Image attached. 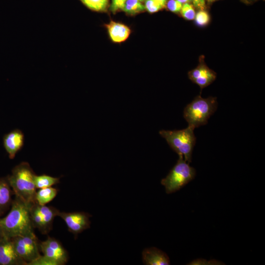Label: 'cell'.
Segmentation results:
<instances>
[{
	"label": "cell",
	"instance_id": "6da1fadb",
	"mask_svg": "<svg viewBox=\"0 0 265 265\" xmlns=\"http://www.w3.org/2000/svg\"><path fill=\"white\" fill-rule=\"evenodd\" d=\"M31 204L15 196L8 214L0 218L5 237L12 238L34 233L30 213Z\"/></svg>",
	"mask_w": 265,
	"mask_h": 265
},
{
	"label": "cell",
	"instance_id": "7a4b0ae2",
	"mask_svg": "<svg viewBox=\"0 0 265 265\" xmlns=\"http://www.w3.org/2000/svg\"><path fill=\"white\" fill-rule=\"evenodd\" d=\"M35 173L29 164L22 162L15 166L7 176L15 196L28 203L35 202L36 188L34 182Z\"/></svg>",
	"mask_w": 265,
	"mask_h": 265
},
{
	"label": "cell",
	"instance_id": "3957f363",
	"mask_svg": "<svg viewBox=\"0 0 265 265\" xmlns=\"http://www.w3.org/2000/svg\"><path fill=\"white\" fill-rule=\"evenodd\" d=\"M217 106L216 97L203 98L199 95L185 108L184 117L188 126L194 129L206 125L208 119L216 110Z\"/></svg>",
	"mask_w": 265,
	"mask_h": 265
},
{
	"label": "cell",
	"instance_id": "277c9868",
	"mask_svg": "<svg viewBox=\"0 0 265 265\" xmlns=\"http://www.w3.org/2000/svg\"><path fill=\"white\" fill-rule=\"evenodd\" d=\"M193 130L188 126L186 129L181 130H161L159 133L178 155H182L189 163L191 161L192 153L196 139Z\"/></svg>",
	"mask_w": 265,
	"mask_h": 265
},
{
	"label": "cell",
	"instance_id": "5b68a950",
	"mask_svg": "<svg viewBox=\"0 0 265 265\" xmlns=\"http://www.w3.org/2000/svg\"><path fill=\"white\" fill-rule=\"evenodd\" d=\"M196 175L195 169L190 166L182 155L161 184L164 186L167 193H174L192 181Z\"/></svg>",
	"mask_w": 265,
	"mask_h": 265
},
{
	"label": "cell",
	"instance_id": "8992f818",
	"mask_svg": "<svg viewBox=\"0 0 265 265\" xmlns=\"http://www.w3.org/2000/svg\"><path fill=\"white\" fill-rule=\"evenodd\" d=\"M39 249L43 255L31 262L28 265H64L68 261L67 251L56 239L48 237L39 243Z\"/></svg>",
	"mask_w": 265,
	"mask_h": 265
},
{
	"label": "cell",
	"instance_id": "52a82bcc",
	"mask_svg": "<svg viewBox=\"0 0 265 265\" xmlns=\"http://www.w3.org/2000/svg\"><path fill=\"white\" fill-rule=\"evenodd\" d=\"M18 255L28 265L40 256L39 243L34 233L11 238Z\"/></svg>",
	"mask_w": 265,
	"mask_h": 265
},
{
	"label": "cell",
	"instance_id": "ba28073f",
	"mask_svg": "<svg viewBox=\"0 0 265 265\" xmlns=\"http://www.w3.org/2000/svg\"><path fill=\"white\" fill-rule=\"evenodd\" d=\"M58 216L65 222L68 230L77 236L90 228L91 215L83 212H59Z\"/></svg>",
	"mask_w": 265,
	"mask_h": 265
},
{
	"label": "cell",
	"instance_id": "9c48e42d",
	"mask_svg": "<svg viewBox=\"0 0 265 265\" xmlns=\"http://www.w3.org/2000/svg\"><path fill=\"white\" fill-rule=\"evenodd\" d=\"M0 265H26L16 252L11 238L4 237L0 240Z\"/></svg>",
	"mask_w": 265,
	"mask_h": 265
},
{
	"label": "cell",
	"instance_id": "30bf717a",
	"mask_svg": "<svg viewBox=\"0 0 265 265\" xmlns=\"http://www.w3.org/2000/svg\"><path fill=\"white\" fill-rule=\"evenodd\" d=\"M188 76L189 79L198 85L201 89L211 84L216 77V73L205 64L203 60H200L198 66L190 71Z\"/></svg>",
	"mask_w": 265,
	"mask_h": 265
},
{
	"label": "cell",
	"instance_id": "8fae6325",
	"mask_svg": "<svg viewBox=\"0 0 265 265\" xmlns=\"http://www.w3.org/2000/svg\"><path fill=\"white\" fill-rule=\"evenodd\" d=\"M24 142V133L19 129L14 130L4 135L3 146L10 159L15 158L17 152L23 147Z\"/></svg>",
	"mask_w": 265,
	"mask_h": 265
},
{
	"label": "cell",
	"instance_id": "7c38bea8",
	"mask_svg": "<svg viewBox=\"0 0 265 265\" xmlns=\"http://www.w3.org/2000/svg\"><path fill=\"white\" fill-rule=\"evenodd\" d=\"M142 261L146 265H168L170 260L167 255L156 247L146 248L142 253Z\"/></svg>",
	"mask_w": 265,
	"mask_h": 265
},
{
	"label": "cell",
	"instance_id": "4fadbf2b",
	"mask_svg": "<svg viewBox=\"0 0 265 265\" xmlns=\"http://www.w3.org/2000/svg\"><path fill=\"white\" fill-rule=\"evenodd\" d=\"M106 26L110 38L115 43L126 41L130 35V28L123 24L111 21Z\"/></svg>",
	"mask_w": 265,
	"mask_h": 265
},
{
	"label": "cell",
	"instance_id": "5bb4252c",
	"mask_svg": "<svg viewBox=\"0 0 265 265\" xmlns=\"http://www.w3.org/2000/svg\"><path fill=\"white\" fill-rule=\"evenodd\" d=\"M38 207L43 220V228L41 233L47 234L52 229L53 220L55 216H58L59 211L53 207L38 204Z\"/></svg>",
	"mask_w": 265,
	"mask_h": 265
},
{
	"label": "cell",
	"instance_id": "9a60e30c",
	"mask_svg": "<svg viewBox=\"0 0 265 265\" xmlns=\"http://www.w3.org/2000/svg\"><path fill=\"white\" fill-rule=\"evenodd\" d=\"M14 194L7 177L0 178V215L12 204Z\"/></svg>",
	"mask_w": 265,
	"mask_h": 265
},
{
	"label": "cell",
	"instance_id": "2e32d148",
	"mask_svg": "<svg viewBox=\"0 0 265 265\" xmlns=\"http://www.w3.org/2000/svg\"><path fill=\"white\" fill-rule=\"evenodd\" d=\"M57 192L56 188L52 186L39 189L36 192L35 202L40 205H46L55 197Z\"/></svg>",
	"mask_w": 265,
	"mask_h": 265
},
{
	"label": "cell",
	"instance_id": "e0dca14e",
	"mask_svg": "<svg viewBox=\"0 0 265 265\" xmlns=\"http://www.w3.org/2000/svg\"><path fill=\"white\" fill-rule=\"evenodd\" d=\"M60 178L53 177L46 174L35 175L34 182L36 189L51 187L60 182Z\"/></svg>",
	"mask_w": 265,
	"mask_h": 265
},
{
	"label": "cell",
	"instance_id": "ac0fdd59",
	"mask_svg": "<svg viewBox=\"0 0 265 265\" xmlns=\"http://www.w3.org/2000/svg\"><path fill=\"white\" fill-rule=\"evenodd\" d=\"M89 9L95 11H103L106 9L108 0H80Z\"/></svg>",
	"mask_w": 265,
	"mask_h": 265
},
{
	"label": "cell",
	"instance_id": "d6986e66",
	"mask_svg": "<svg viewBox=\"0 0 265 265\" xmlns=\"http://www.w3.org/2000/svg\"><path fill=\"white\" fill-rule=\"evenodd\" d=\"M145 9L144 6L138 0H127L123 10L130 14L139 13Z\"/></svg>",
	"mask_w": 265,
	"mask_h": 265
},
{
	"label": "cell",
	"instance_id": "ffe728a7",
	"mask_svg": "<svg viewBox=\"0 0 265 265\" xmlns=\"http://www.w3.org/2000/svg\"><path fill=\"white\" fill-rule=\"evenodd\" d=\"M181 14L183 18L187 20H192L194 19L195 12L193 5L185 3L182 5L181 9Z\"/></svg>",
	"mask_w": 265,
	"mask_h": 265
},
{
	"label": "cell",
	"instance_id": "44dd1931",
	"mask_svg": "<svg viewBox=\"0 0 265 265\" xmlns=\"http://www.w3.org/2000/svg\"><path fill=\"white\" fill-rule=\"evenodd\" d=\"M196 24L199 26H205L207 25L210 20L208 13L204 10L198 11L195 16Z\"/></svg>",
	"mask_w": 265,
	"mask_h": 265
},
{
	"label": "cell",
	"instance_id": "7402d4cb",
	"mask_svg": "<svg viewBox=\"0 0 265 265\" xmlns=\"http://www.w3.org/2000/svg\"><path fill=\"white\" fill-rule=\"evenodd\" d=\"M145 9L150 13H154L162 9V7L154 0H146Z\"/></svg>",
	"mask_w": 265,
	"mask_h": 265
},
{
	"label": "cell",
	"instance_id": "603a6c76",
	"mask_svg": "<svg viewBox=\"0 0 265 265\" xmlns=\"http://www.w3.org/2000/svg\"><path fill=\"white\" fill-rule=\"evenodd\" d=\"M182 5V3L176 0H169L166 2L168 9L174 13L180 12Z\"/></svg>",
	"mask_w": 265,
	"mask_h": 265
},
{
	"label": "cell",
	"instance_id": "cb8c5ba5",
	"mask_svg": "<svg viewBox=\"0 0 265 265\" xmlns=\"http://www.w3.org/2000/svg\"><path fill=\"white\" fill-rule=\"evenodd\" d=\"M127 0H112L110 9L112 12H116L119 10H123Z\"/></svg>",
	"mask_w": 265,
	"mask_h": 265
},
{
	"label": "cell",
	"instance_id": "d4e9b609",
	"mask_svg": "<svg viewBox=\"0 0 265 265\" xmlns=\"http://www.w3.org/2000/svg\"><path fill=\"white\" fill-rule=\"evenodd\" d=\"M194 6L201 10H204L205 8V0H192Z\"/></svg>",
	"mask_w": 265,
	"mask_h": 265
},
{
	"label": "cell",
	"instance_id": "484cf974",
	"mask_svg": "<svg viewBox=\"0 0 265 265\" xmlns=\"http://www.w3.org/2000/svg\"><path fill=\"white\" fill-rule=\"evenodd\" d=\"M158 3H159L162 8H164L166 4L167 0H154Z\"/></svg>",
	"mask_w": 265,
	"mask_h": 265
},
{
	"label": "cell",
	"instance_id": "4316f807",
	"mask_svg": "<svg viewBox=\"0 0 265 265\" xmlns=\"http://www.w3.org/2000/svg\"><path fill=\"white\" fill-rule=\"evenodd\" d=\"M5 237L3 230L0 225V240Z\"/></svg>",
	"mask_w": 265,
	"mask_h": 265
},
{
	"label": "cell",
	"instance_id": "83f0119b",
	"mask_svg": "<svg viewBox=\"0 0 265 265\" xmlns=\"http://www.w3.org/2000/svg\"><path fill=\"white\" fill-rule=\"evenodd\" d=\"M208 0L209 2H212V1H213L216 0Z\"/></svg>",
	"mask_w": 265,
	"mask_h": 265
},
{
	"label": "cell",
	"instance_id": "f1b7e54d",
	"mask_svg": "<svg viewBox=\"0 0 265 265\" xmlns=\"http://www.w3.org/2000/svg\"><path fill=\"white\" fill-rule=\"evenodd\" d=\"M139 1H144V0H138Z\"/></svg>",
	"mask_w": 265,
	"mask_h": 265
}]
</instances>
